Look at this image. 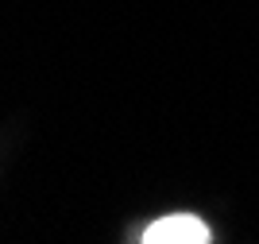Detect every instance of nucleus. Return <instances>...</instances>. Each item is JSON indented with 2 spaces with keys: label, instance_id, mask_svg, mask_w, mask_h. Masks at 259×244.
Returning <instances> with one entry per match:
<instances>
[{
  "label": "nucleus",
  "instance_id": "f257e3e1",
  "mask_svg": "<svg viewBox=\"0 0 259 244\" xmlns=\"http://www.w3.org/2000/svg\"><path fill=\"white\" fill-rule=\"evenodd\" d=\"M143 244H209L213 233L209 225L194 213H166L159 221H151L140 236Z\"/></svg>",
  "mask_w": 259,
  "mask_h": 244
}]
</instances>
